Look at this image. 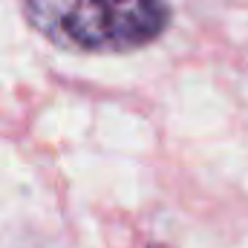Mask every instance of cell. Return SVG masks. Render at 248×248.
I'll list each match as a JSON object with an SVG mask.
<instances>
[{"mask_svg":"<svg viewBox=\"0 0 248 248\" xmlns=\"http://www.w3.org/2000/svg\"><path fill=\"white\" fill-rule=\"evenodd\" d=\"M26 17L63 49L130 52L165 32L170 9L165 0H26Z\"/></svg>","mask_w":248,"mask_h":248,"instance_id":"obj_1","label":"cell"},{"mask_svg":"<svg viewBox=\"0 0 248 248\" xmlns=\"http://www.w3.org/2000/svg\"><path fill=\"white\" fill-rule=\"evenodd\" d=\"M153 248H165V246H153Z\"/></svg>","mask_w":248,"mask_h":248,"instance_id":"obj_2","label":"cell"}]
</instances>
